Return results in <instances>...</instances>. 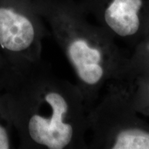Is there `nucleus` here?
<instances>
[{
    "label": "nucleus",
    "mask_w": 149,
    "mask_h": 149,
    "mask_svg": "<svg viewBox=\"0 0 149 149\" xmlns=\"http://www.w3.org/2000/svg\"><path fill=\"white\" fill-rule=\"evenodd\" d=\"M46 35L33 0H0V52L7 64L24 69L42 61Z\"/></svg>",
    "instance_id": "obj_4"
},
{
    "label": "nucleus",
    "mask_w": 149,
    "mask_h": 149,
    "mask_svg": "<svg viewBox=\"0 0 149 149\" xmlns=\"http://www.w3.org/2000/svg\"><path fill=\"white\" fill-rule=\"evenodd\" d=\"M116 42L137 44L149 26V0H80L77 1Z\"/></svg>",
    "instance_id": "obj_5"
},
{
    "label": "nucleus",
    "mask_w": 149,
    "mask_h": 149,
    "mask_svg": "<svg viewBox=\"0 0 149 149\" xmlns=\"http://www.w3.org/2000/svg\"><path fill=\"white\" fill-rule=\"evenodd\" d=\"M0 95L19 148H89L87 109L79 89L42 61L24 69L5 63Z\"/></svg>",
    "instance_id": "obj_1"
},
{
    "label": "nucleus",
    "mask_w": 149,
    "mask_h": 149,
    "mask_svg": "<svg viewBox=\"0 0 149 149\" xmlns=\"http://www.w3.org/2000/svg\"><path fill=\"white\" fill-rule=\"evenodd\" d=\"M5 62H6L5 59H3L2 55H1V52H0V71H1V68H2L3 66H4Z\"/></svg>",
    "instance_id": "obj_8"
},
{
    "label": "nucleus",
    "mask_w": 149,
    "mask_h": 149,
    "mask_svg": "<svg viewBox=\"0 0 149 149\" xmlns=\"http://www.w3.org/2000/svg\"><path fill=\"white\" fill-rule=\"evenodd\" d=\"M87 112L89 148L149 149V128L137 116L124 79L108 84Z\"/></svg>",
    "instance_id": "obj_3"
},
{
    "label": "nucleus",
    "mask_w": 149,
    "mask_h": 149,
    "mask_svg": "<svg viewBox=\"0 0 149 149\" xmlns=\"http://www.w3.org/2000/svg\"><path fill=\"white\" fill-rule=\"evenodd\" d=\"M17 135L8 110L0 95V149L16 148Z\"/></svg>",
    "instance_id": "obj_6"
},
{
    "label": "nucleus",
    "mask_w": 149,
    "mask_h": 149,
    "mask_svg": "<svg viewBox=\"0 0 149 149\" xmlns=\"http://www.w3.org/2000/svg\"><path fill=\"white\" fill-rule=\"evenodd\" d=\"M146 54H149V52L142 53H134L133 55L139 56V55H146ZM147 65H148L149 66V55L148 57H141V58H138V59H132L129 57V65H128V71H129V70L139 69V68H143V67L146 66Z\"/></svg>",
    "instance_id": "obj_7"
},
{
    "label": "nucleus",
    "mask_w": 149,
    "mask_h": 149,
    "mask_svg": "<svg viewBox=\"0 0 149 149\" xmlns=\"http://www.w3.org/2000/svg\"><path fill=\"white\" fill-rule=\"evenodd\" d=\"M73 1H79L80 0H73Z\"/></svg>",
    "instance_id": "obj_9"
},
{
    "label": "nucleus",
    "mask_w": 149,
    "mask_h": 149,
    "mask_svg": "<svg viewBox=\"0 0 149 149\" xmlns=\"http://www.w3.org/2000/svg\"><path fill=\"white\" fill-rule=\"evenodd\" d=\"M71 67L87 112L108 84L125 78L129 57L73 0H33Z\"/></svg>",
    "instance_id": "obj_2"
}]
</instances>
